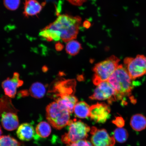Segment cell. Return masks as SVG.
I'll list each match as a JSON object with an SVG mask.
<instances>
[{"label": "cell", "instance_id": "cell-1", "mask_svg": "<svg viewBox=\"0 0 146 146\" xmlns=\"http://www.w3.org/2000/svg\"><path fill=\"white\" fill-rule=\"evenodd\" d=\"M81 21L80 16L60 15L55 21L46 27L59 31L61 34V39L65 42H67L77 37Z\"/></svg>", "mask_w": 146, "mask_h": 146}, {"label": "cell", "instance_id": "cell-2", "mask_svg": "<svg viewBox=\"0 0 146 146\" xmlns=\"http://www.w3.org/2000/svg\"><path fill=\"white\" fill-rule=\"evenodd\" d=\"M132 81L125 67L119 65L107 81L121 100L124 97L131 94L133 89Z\"/></svg>", "mask_w": 146, "mask_h": 146}, {"label": "cell", "instance_id": "cell-3", "mask_svg": "<svg viewBox=\"0 0 146 146\" xmlns=\"http://www.w3.org/2000/svg\"><path fill=\"white\" fill-rule=\"evenodd\" d=\"M70 114L67 109L56 102H52L46 107L47 120L53 127L58 130L68 125Z\"/></svg>", "mask_w": 146, "mask_h": 146}, {"label": "cell", "instance_id": "cell-4", "mask_svg": "<svg viewBox=\"0 0 146 146\" xmlns=\"http://www.w3.org/2000/svg\"><path fill=\"white\" fill-rule=\"evenodd\" d=\"M119 61L118 58L113 55L96 64L93 69L94 74L92 81L94 84L98 86L102 82L107 81L119 65Z\"/></svg>", "mask_w": 146, "mask_h": 146}, {"label": "cell", "instance_id": "cell-5", "mask_svg": "<svg viewBox=\"0 0 146 146\" xmlns=\"http://www.w3.org/2000/svg\"><path fill=\"white\" fill-rule=\"evenodd\" d=\"M68 125V132L65 133L61 138L62 142L67 145L86 139L91 130L90 127L81 120H70Z\"/></svg>", "mask_w": 146, "mask_h": 146}, {"label": "cell", "instance_id": "cell-6", "mask_svg": "<svg viewBox=\"0 0 146 146\" xmlns=\"http://www.w3.org/2000/svg\"><path fill=\"white\" fill-rule=\"evenodd\" d=\"M125 68L132 80L146 74V56L138 55L134 58L127 57L124 60Z\"/></svg>", "mask_w": 146, "mask_h": 146}, {"label": "cell", "instance_id": "cell-7", "mask_svg": "<svg viewBox=\"0 0 146 146\" xmlns=\"http://www.w3.org/2000/svg\"><path fill=\"white\" fill-rule=\"evenodd\" d=\"M89 98L93 100H107L109 104L121 100L117 92L107 81L102 82L98 85Z\"/></svg>", "mask_w": 146, "mask_h": 146}, {"label": "cell", "instance_id": "cell-8", "mask_svg": "<svg viewBox=\"0 0 146 146\" xmlns=\"http://www.w3.org/2000/svg\"><path fill=\"white\" fill-rule=\"evenodd\" d=\"M76 86L75 80L62 79L54 83L50 92L55 100L64 96L74 95Z\"/></svg>", "mask_w": 146, "mask_h": 146}, {"label": "cell", "instance_id": "cell-9", "mask_svg": "<svg viewBox=\"0 0 146 146\" xmlns=\"http://www.w3.org/2000/svg\"><path fill=\"white\" fill-rule=\"evenodd\" d=\"M90 132L91 142L94 146H114L115 143L114 137L110 136L105 129L93 127Z\"/></svg>", "mask_w": 146, "mask_h": 146}, {"label": "cell", "instance_id": "cell-10", "mask_svg": "<svg viewBox=\"0 0 146 146\" xmlns=\"http://www.w3.org/2000/svg\"><path fill=\"white\" fill-rule=\"evenodd\" d=\"M109 106L104 103H97L90 107L89 117L96 123H103L110 116Z\"/></svg>", "mask_w": 146, "mask_h": 146}, {"label": "cell", "instance_id": "cell-11", "mask_svg": "<svg viewBox=\"0 0 146 146\" xmlns=\"http://www.w3.org/2000/svg\"><path fill=\"white\" fill-rule=\"evenodd\" d=\"M23 83V81L20 79L19 74L15 72L12 78H8L3 82L2 86L6 95L13 98L15 97L17 89Z\"/></svg>", "mask_w": 146, "mask_h": 146}, {"label": "cell", "instance_id": "cell-12", "mask_svg": "<svg viewBox=\"0 0 146 146\" xmlns=\"http://www.w3.org/2000/svg\"><path fill=\"white\" fill-rule=\"evenodd\" d=\"M2 125L9 131L15 130L19 126V121L16 114L12 112H4L1 115Z\"/></svg>", "mask_w": 146, "mask_h": 146}, {"label": "cell", "instance_id": "cell-13", "mask_svg": "<svg viewBox=\"0 0 146 146\" xmlns=\"http://www.w3.org/2000/svg\"><path fill=\"white\" fill-rule=\"evenodd\" d=\"M34 127L29 123H24L18 127L16 134L18 137L22 141H29L35 135Z\"/></svg>", "mask_w": 146, "mask_h": 146}, {"label": "cell", "instance_id": "cell-14", "mask_svg": "<svg viewBox=\"0 0 146 146\" xmlns=\"http://www.w3.org/2000/svg\"><path fill=\"white\" fill-rule=\"evenodd\" d=\"M43 5L37 0H25L23 12L24 15L27 17L37 16L41 12Z\"/></svg>", "mask_w": 146, "mask_h": 146}, {"label": "cell", "instance_id": "cell-15", "mask_svg": "<svg viewBox=\"0 0 146 146\" xmlns=\"http://www.w3.org/2000/svg\"><path fill=\"white\" fill-rule=\"evenodd\" d=\"M56 102L67 109L70 113L74 112L75 106L78 103V99L74 95H68L56 98Z\"/></svg>", "mask_w": 146, "mask_h": 146}, {"label": "cell", "instance_id": "cell-16", "mask_svg": "<svg viewBox=\"0 0 146 146\" xmlns=\"http://www.w3.org/2000/svg\"><path fill=\"white\" fill-rule=\"evenodd\" d=\"M130 125L133 130L136 131L143 130L146 128V118L141 114L133 115L131 119Z\"/></svg>", "mask_w": 146, "mask_h": 146}, {"label": "cell", "instance_id": "cell-17", "mask_svg": "<svg viewBox=\"0 0 146 146\" xmlns=\"http://www.w3.org/2000/svg\"><path fill=\"white\" fill-rule=\"evenodd\" d=\"M90 106L85 102H78L74 107V112L77 117L82 119L89 117Z\"/></svg>", "mask_w": 146, "mask_h": 146}, {"label": "cell", "instance_id": "cell-18", "mask_svg": "<svg viewBox=\"0 0 146 146\" xmlns=\"http://www.w3.org/2000/svg\"><path fill=\"white\" fill-rule=\"evenodd\" d=\"M61 33L59 31L51 30L46 27L42 30L39 33L40 36L49 41H59L61 39Z\"/></svg>", "mask_w": 146, "mask_h": 146}, {"label": "cell", "instance_id": "cell-19", "mask_svg": "<svg viewBox=\"0 0 146 146\" xmlns=\"http://www.w3.org/2000/svg\"><path fill=\"white\" fill-rule=\"evenodd\" d=\"M30 94L33 97L40 98L45 95L46 88L44 85L39 82L33 84L29 90Z\"/></svg>", "mask_w": 146, "mask_h": 146}, {"label": "cell", "instance_id": "cell-20", "mask_svg": "<svg viewBox=\"0 0 146 146\" xmlns=\"http://www.w3.org/2000/svg\"><path fill=\"white\" fill-rule=\"evenodd\" d=\"M52 129L47 122L42 121L38 124L36 128V133L37 136L41 138H46L50 135Z\"/></svg>", "mask_w": 146, "mask_h": 146}, {"label": "cell", "instance_id": "cell-21", "mask_svg": "<svg viewBox=\"0 0 146 146\" xmlns=\"http://www.w3.org/2000/svg\"><path fill=\"white\" fill-rule=\"evenodd\" d=\"M82 49L81 43L74 40L69 41L66 46V51L67 53L72 56L77 55Z\"/></svg>", "mask_w": 146, "mask_h": 146}, {"label": "cell", "instance_id": "cell-22", "mask_svg": "<svg viewBox=\"0 0 146 146\" xmlns=\"http://www.w3.org/2000/svg\"><path fill=\"white\" fill-rule=\"evenodd\" d=\"M127 131L123 127H118L113 133V137L115 140L119 143H123L127 141L128 138Z\"/></svg>", "mask_w": 146, "mask_h": 146}, {"label": "cell", "instance_id": "cell-23", "mask_svg": "<svg viewBox=\"0 0 146 146\" xmlns=\"http://www.w3.org/2000/svg\"><path fill=\"white\" fill-rule=\"evenodd\" d=\"M21 143L17 140L9 135L0 137V146H20Z\"/></svg>", "mask_w": 146, "mask_h": 146}, {"label": "cell", "instance_id": "cell-24", "mask_svg": "<svg viewBox=\"0 0 146 146\" xmlns=\"http://www.w3.org/2000/svg\"><path fill=\"white\" fill-rule=\"evenodd\" d=\"M3 4L8 10L15 11L19 6L21 0H3Z\"/></svg>", "mask_w": 146, "mask_h": 146}, {"label": "cell", "instance_id": "cell-25", "mask_svg": "<svg viewBox=\"0 0 146 146\" xmlns=\"http://www.w3.org/2000/svg\"><path fill=\"white\" fill-rule=\"evenodd\" d=\"M67 146H94L90 141L86 139L79 140Z\"/></svg>", "mask_w": 146, "mask_h": 146}, {"label": "cell", "instance_id": "cell-26", "mask_svg": "<svg viewBox=\"0 0 146 146\" xmlns=\"http://www.w3.org/2000/svg\"><path fill=\"white\" fill-rule=\"evenodd\" d=\"M112 122L118 127H123L125 125V120L121 116L116 117Z\"/></svg>", "mask_w": 146, "mask_h": 146}, {"label": "cell", "instance_id": "cell-27", "mask_svg": "<svg viewBox=\"0 0 146 146\" xmlns=\"http://www.w3.org/2000/svg\"><path fill=\"white\" fill-rule=\"evenodd\" d=\"M71 4L76 6H80L83 5L87 0H67Z\"/></svg>", "mask_w": 146, "mask_h": 146}, {"label": "cell", "instance_id": "cell-28", "mask_svg": "<svg viewBox=\"0 0 146 146\" xmlns=\"http://www.w3.org/2000/svg\"><path fill=\"white\" fill-rule=\"evenodd\" d=\"M91 24L90 22L87 21V20H86V21L84 22L83 25L84 28L88 29L91 27Z\"/></svg>", "mask_w": 146, "mask_h": 146}, {"label": "cell", "instance_id": "cell-29", "mask_svg": "<svg viewBox=\"0 0 146 146\" xmlns=\"http://www.w3.org/2000/svg\"><path fill=\"white\" fill-rule=\"evenodd\" d=\"M56 48L58 51H61L64 48V46L62 44L58 42L56 43L55 45Z\"/></svg>", "mask_w": 146, "mask_h": 146}, {"label": "cell", "instance_id": "cell-30", "mask_svg": "<svg viewBox=\"0 0 146 146\" xmlns=\"http://www.w3.org/2000/svg\"><path fill=\"white\" fill-rule=\"evenodd\" d=\"M3 132L2 131V129H1V126H0V137L1 136V135L2 134Z\"/></svg>", "mask_w": 146, "mask_h": 146}]
</instances>
